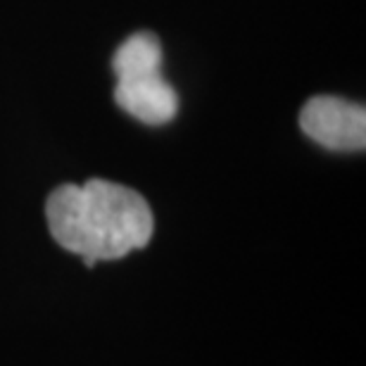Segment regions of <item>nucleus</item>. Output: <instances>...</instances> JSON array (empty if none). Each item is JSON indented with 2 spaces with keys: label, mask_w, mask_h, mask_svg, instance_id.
<instances>
[{
  "label": "nucleus",
  "mask_w": 366,
  "mask_h": 366,
  "mask_svg": "<svg viewBox=\"0 0 366 366\" xmlns=\"http://www.w3.org/2000/svg\"><path fill=\"white\" fill-rule=\"evenodd\" d=\"M46 217L50 236L64 250L79 254L86 267L141 250L155 231L145 197L134 188L105 179L55 188L48 197Z\"/></svg>",
  "instance_id": "1"
},
{
  "label": "nucleus",
  "mask_w": 366,
  "mask_h": 366,
  "mask_svg": "<svg viewBox=\"0 0 366 366\" xmlns=\"http://www.w3.org/2000/svg\"><path fill=\"white\" fill-rule=\"evenodd\" d=\"M114 100L148 127H162L179 112V95L162 76V46L155 34L129 36L112 57Z\"/></svg>",
  "instance_id": "2"
},
{
  "label": "nucleus",
  "mask_w": 366,
  "mask_h": 366,
  "mask_svg": "<svg viewBox=\"0 0 366 366\" xmlns=\"http://www.w3.org/2000/svg\"><path fill=\"white\" fill-rule=\"evenodd\" d=\"M300 127L314 143L328 150L355 152L366 145V109L360 102L317 95L300 112Z\"/></svg>",
  "instance_id": "3"
}]
</instances>
